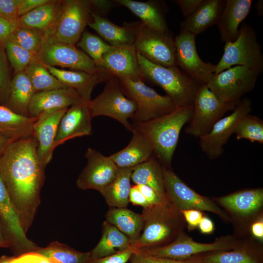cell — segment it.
Here are the masks:
<instances>
[{
  "instance_id": "cell-1",
  "label": "cell",
  "mask_w": 263,
  "mask_h": 263,
  "mask_svg": "<svg viewBox=\"0 0 263 263\" xmlns=\"http://www.w3.org/2000/svg\"><path fill=\"white\" fill-rule=\"evenodd\" d=\"M32 135L11 142L0 157V173L26 233L40 204L45 168L37 153Z\"/></svg>"
},
{
  "instance_id": "cell-2",
  "label": "cell",
  "mask_w": 263,
  "mask_h": 263,
  "mask_svg": "<svg viewBox=\"0 0 263 263\" xmlns=\"http://www.w3.org/2000/svg\"><path fill=\"white\" fill-rule=\"evenodd\" d=\"M193 112V105L176 108L160 117L132 125L149 140L158 158L166 165H169L181 131L190 120Z\"/></svg>"
},
{
  "instance_id": "cell-3",
  "label": "cell",
  "mask_w": 263,
  "mask_h": 263,
  "mask_svg": "<svg viewBox=\"0 0 263 263\" xmlns=\"http://www.w3.org/2000/svg\"><path fill=\"white\" fill-rule=\"evenodd\" d=\"M143 233L133 244L136 250L167 245L174 240L187 227L181 211L170 202L165 205L143 208Z\"/></svg>"
},
{
  "instance_id": "cell-4",
  "label": "cell",
  "mask_w": 263,
  "mask_h": 263,
  "mask_svg": "<svg viewBox=\"0 0 263 263\" xmlns=\"http://www.w3.org/2000/svg\"><path fill=\"white\" fill-rule=\"evenodd\" d=\"M137 61L143 80L160 87L176 108L193 105L196 93L202 85L177 66L164 67L153 63L137 53Z\"/></svg>"
},
{
  "instance_id": "cell-5",
  "label": "cell",
  "mask_w": 263,
  "mask_h": 263,
  "mask_svg": "<svg viewBox=\"0 0 263 263\" xmlns=\"http://www.w3.org/2000/svg\"><path fill=\"white\" fill-rule=\"evenodd\" d=\"M215 75L235 66H244L259 75L263 71V55L254 28L243 23L237 38L225 44L224 54L216 64Z\"/></svg>"
},
{
  "instance_id": "cell-6",
  "label": "cell",
  "mask_w": 263,
  "mask_h": 263,
  "mask_svg": "<svg viewBox=\"0 0 263 263\" xmlns=\"http://www.w3.org/2000/svg\"><path fill=\"white\" fill-rule=\"evenodd\" d=\"M95 1V0L62 1L54 25L44 33L58 41L75 45L90 21L92 12L98 13Z\"/></svg>"
},
{
  "instance_id": "cell-7",
  "label": "cell",
  "mask_w": 263,
  "mask_h": 263,
  "mask_svg": "<svg viewBox=\"0 0 263 263\" xmlns=\"http://www.w3.org/2000/svg\"><path fill=\"white\" fill-rule=\"evenodd\" d=\"M117 78L125 95L137 105V111L132 119L133 123L156 118L176 108L168 96L159 94L142 80H133L127 77Z\"/></svg>"
},
{
  "instance_id": "cell-8",
  "label": "cell",
  "mask_w": 263,
  "mask_h": 263,
  "mask_svg": "<svg viewBox=\"0 0 263 263\" xmlns=\"http://www.w3.org/2000/svg\"><path fill=\"white\" fill-rule=\"evenodd\" d=\"M238 104L221 100L207 84H202L195 95L193 114L185 132L199 138L207 134L225 113L233 111Z\"/></svg>"
},
{
  "instance_id": "cell-9",
  "label": "cell",
  "mask_w": 263,
  "mask_h": 263,
  "mask_svg": "<svg viewBox=\"0 0 263 263\" xmlns=\"http://www.w3.org/2000/svg\"><path fill=\"white\" fill-rule=\"evenodd\" d=\"M101 93L89 102L93 117L105 116L117 120L129 131L137 111L136 103L125 95L118 78L112 76L106 82Z\"/></svg>"
},
{
  "instance_id": "cell-10",
  "label": "cell",
  "mask_w": 263,
  "mask_h": 263,
  "mask_svg": "<svg viewBox=\"0 0 263 263\" xmlns=\"http://www.w3.org/2000/svg\"><path fill=\"white\" fill-rule=\"evenodd\" d=\"M240 243L232 236L215 239L211 243L197 242L185 232H182L170 244L160 247L141 248L137 251L146 255L174 260L184 261L204 253L220 250H230Z\"/></svg>"
},
{
  "instance_id": "cell-11",
  "label": "cell",
  "mask_w": 263,
  "mask_h": 263,
  "mask_svg": "<svg viewBox=\"0 0 263 263\" xmlns=\"http://www.w3.org/2000/svg\"><path fill=\"white\" fill-rule=\"evenodd\" d=\"M37 59L43 64L76 71L96 74L104 71L97 67L94 62L75 45L62 43L44 33Z\"/></svg>"
},
{
  "instance_id": "cell-12",
  "label": "cell",
  "mask_w": 263,
  "mask_h": 263,
  "mask_svg": "<svg viewBox=\"0 0 263 263\" xmlns=\"http://www.w3.org/2000/svg\"><path fill=\"white\" fill-rule=\"evenodd\" d=\"M133 46L137 53L153 63L164 67L177 66L174 38L169 30L150 28L140 22Z\"/></svg>"
},
{
  "instance_id": "cell-13",
  "label": "cell",
  "mask_w": 263,
  "mask_h": 263,
  "mask_svg": "<svg viewBox=\"0 0 263 263\" xmlns=\"http://www.w3.org/2000/svg\"><path fill=\"white\" fill-rule=\"evenodd\" d=\"M165 192L169 201L180 211L195 209L213 213L224 221H230L227 213L210 198L189 187L171 169L163 167Z\"/></svg>"
},
{
  "instance_id": "cell-14",
  "label": "cell",
  "mask_w": 263,
  "mask_h": 263,
  "mask_svg": "<svg viewBox=\"0 0 263 263\" xmlns=\"http://www.w3.org/2000/svg\"><path fill=\"white\" fill-rule=\"evenodd\" d=\"M259 75L242 66H235L214 75L207 84L221 100L238 103L255 88Z\"/></svg>"
},
{
  "instance_id": "cell-15",
  "label": "cell",
  "mask_w": 263,
  "mask_h": 263,
  "mask_svg": "<svg viewBox=\"0 0 263 263\" xmlns=\"http://www.w3.org/2000/svg\"><path fill=\"white\" fill-rule=\"evenodd\" d=\"M252 110L251 101L244 97L241 99L228 116L218 120L207 134L200 137L202 150L210 159H216L222 155L224 146L234 133L239 122Z\"/></svg>"
},
{
  "instance_id": "cell-16",
  "label": "cell",
  "mask_w": 263,
  "mask_h": 263,
  "mask_svg": "<svg viewBox=\"0 0 263 263\" xmlns=\"http://www.w3.org/2000/svg\"><path fill=\"white\" fill-rule=\"evenodd\" d=\"M196 36L180 31L174 38L177 66L189 77L201 84H207L215 75L216 64L205 62L196 49Z\"/></svg>"
},
{
  "instance_id": "cell-17",
  "label": "cell",
  "mask_w": 263,
  "mask_h": 263,
  "mask_svg": "<svg viewBox=\"0 0 263 263\" xmlns=\"http://www.w3.org/2000/svg\"><path fill=\"white\" fill-rule=\"evenodd\" d=\"M85 156L87 163L76 180V185L83 190L100 192L114 179L118 167L110 156L93 148H89Z\"/></svg>"
},
{
  "instance_id": "cell-18",
  "label": "cell",
  "mask_w": 263,
  "mask_h": 263,
  "mask_svg": "<svg viewBox=\"0 0 263 263\" xmlns=\"http://www.w3.org/2000/svg\"><path fill=\"white\" fill-rule=\"evenodd\" d=\"M68 108L45 112L37 117L34 123L32 135L37 142L38 157L44 168L52 159L58 126Z\"/></svg>"
},
{
  "instance_id": "cell-19",
  "label": "cell",
  "mask_w": 263,
  "mask_h": 263,
  "mask_svg": "<svg viewBox=\"0 0 263 263\" xmlns=\"http://www.w3.org/2000/svg\"><path fill=\"white\" fill-rule=\"evenodd\" d=\"M89 101L81 100L71 106L63 115L57 130L55 149L67 140L91 134L93 117Z\"/></svg>"
},
{
  "instance_id": "cell-20",
  "label": "cell",
  "mask_w": 263,
  "mask_h": 263,
  "mask_svg": "<svg viewBox=\"0 0 263 263\" xmlns=\"http://www.w3.org/2000/svg\"><path fill=\"white\" fill-rule=\"evenodd\" d=\"M97 67L117 77L143 80L133 45L112 46L104 55Z\"/></svg>"
},
{
  "instance_id": "cell-21",
  "label": "cell",
  "mask_w": 263,
  "mask_h": 263,
  "mask_svg": "<svg viewBox=\"0 0 263 263\" xmlns=\"http://www.w3.org/2000/svg\"><path fill=\"white\" fill-rule=\"evenodd\" d=\"M0 216L13 241L15 251L24 253L39 248L26 236L0 173Z\"/></svg>"
},
{
  "instance_id": "cell-22",
  "label": "cell",
  "mask_w": 263,
  "mask_h": 263,
  "mask_svg": "<svg viewBox=\"0 0 263 263\" xmlns=\"http://www.w3.org/2000/svg\"><path fill=\"white\" fill-rule=\"evenodd\" d=\"M82 100L77 91L70 88L36 93L29 106L28 115L37 117L46 111L68 108Z\"/></svg>"
},
{
  "instance_id": "cell-23",
  "label": "cell",
  "mask_w": 263,
  "mask_h": 263,
  "mask_svg": "<svg viewBox=\"0 0 263 263\" xmlns=\"http://www.w3.org/2000/svg\"><path fill=\"white\" fill-rule=\"evenodd\" d=\"M49 72L68 88L77 91L85 100L89 101L94 86L106 82L113 75L105 71L94 74L81 71H70L44 64Z\"/></svg>"
},
{
  "instance_id": "cell-24",
  "label": "cell",
  "mask_w": 263,
  "mask_h": 263,
  "mask_svg": "<svg viewBox=\"0 0 263 263\" xmlns=\"http://www.w3.org/2000/svg\"><path fill=\"white\" fill-rule=\"evenodd\" d=\"M91 17L88 25L109 44L113 47L133 45L140 22L121 26L94 12Z\"/></svg>"
},
{
  "instance_id": "cell-25",
  "label": "cell",
  "mask_w": 263,
  "mask_h": 263,
  "mask_svg": "<svg viewBox=\"0 0 263 263\" xmlns=\"http://www.w3.org/2000/svg\"><path fill=\"white\" fill-rule=\"evenodd\" d=\"M252 0H226L216 23L222 41H234L239 34V25L249 14Z\"/></svg>"
},
{
  "instance_id": "cell-26",
  "label": "cell",
  "mask_w": 263,
  "mask_h": 263,
  "mask_svg": "<svg viewBox=\"0 0 263 263\" xmlns=\"http://www.w3.org/2000/svg\"><path fill=\"white\" fill-rule=\"evenodd\" d=\"M215 201L236 216L249 217L258 213L263 207V189L242 190L215 198Z\"/></svg>"
},
{
  "instance_id": "cell-27",
  "label": "cell",
  "mask_w": 263,
  "mask_h": 263,
  "mask_svg": "<svg viewBox=\"0 0 263 263\" xmlns=\"http://www.w3.org/2000/svg\"><path fill=\"white\" fill-rule=\"evenodd\" d=\"M114 2L130 10L140 19L145 26L160 31L169 30L166 20L168 8L164 1L116 0Z\"/></svg>"
},
{
  "instance_id": "cell-28",
  "label": "cell",
  "mask_w": 263,
  "mask_h": 263,
  "mask_svg": "<svg viewBox=\"0 0 263 263\" xmlns=\"http://www.w3.org/2000/svg\"><path fill=\"white\" fill-rule=\"evenodd\" d=\"M225 3V0H203L200 5L181 23L180 31L196 36L216 24Z\"/></svg>"
},
{
  "instance_id": "cell-29",
  "label": "cell",
  "mask_w": 263,
  "mask_h": 263,
  "mask_svg": "<svg viewBox=\"0 0 263 263\" xmlns=\"http://www.w3.org/2000/svg\"><path fill=\"white\" fill-rule=\"evenodd\" d=\"M129 144L110 156L118 168H134L152 156L153 147L149 140L133 127Z\"/></svg>"
},
{
  "instance_id": "cell-30",
  "label": "cell",
  "mask_w": 263,
  "mask_h": 263,
  "mask_svg": "<svg viewBox=\"0 0 263 263\" xmlns=\"http://www.w3.org/2000/svg\"><path fill=\"white\" fill-rule=\"evenodd\" d=\"M131 240L107 221L103 222L101 238L91 252L90 258L98 259L124 251L133 246Z\"/></svg>"
},
{
  "instance_id": "cell-31",
  "label": "cell",
  "mask_w": 263,
  "mask_h": 263,
  "mask_svg": "<svg viewBox=\"0 0 263 263\" xmlns=\"http://www.w3.org/2000/svg\"><path fill=\"white\" fill-rule=\"evenodd\" d=\"M37 118L21 115L0 105V134L11 142L28 137Z\"/></svg>"
},
{
  "instance_id": "cell-32",
  "label": "cell",
  "mask_w": 263,
  "mask_h": 263,
  "mask_svg": "<svg viewBox=\"0 0 263 263\" xmlns=\"http://www.w3.org/2000/svg\"><path fill=\"white\" fill-rule=\"evenodd\" d=\"M35 93L25 72L17 73L11 81L6 107L17 113L29 116V106Z\"/></svg>"
},
{
  "instance_id": "cell-33",
  "label": "cell",
  "mask_w": 263,
  "mask_h": 263,
  "mask_svg": "<svg viewBox=\"0 0 263 263\" xmlns=\"http://www.w3.org/2000/svg\"><path fill=\"white\" fill-rule=\"evenodd\" d=\"M62 1L52 0L40 6L18 19V27H26L45 32L54 25Z\"/></svg>"
},
{
  "instance_id": "cell-34",
  "label": "cell",
  "mask_w": 263,
  "mask_h": 263,
  "mask_svg": "<svg viewBox=\"0 0 263 263\" xmlns=\"http://www.w3.org/2000/svg\"><path fill=\"white\" fill-rule=\"evenodd\" d=\"M133 169L118 168L114 179L100 192L110 207H127L128 206Z\"/></svg>"
},
{
  "instance_id": "cell-35",
  "label": "cell",
  "mask_w": 263,
  "mask_h": 263,
  "mask_svg": "<svg viewBox=\"0 0 263 263\" xmlns=\"http://www.w3.org/2000/svg\"><path fill=\"white\" fill-rule=\"evenodd\" d=\"M106 221L127 236L134 244L139 239L143 228L141 214L127 207H112L105 215Z\"/></svg>"
},
{
  "instance_id": "cell-36",
  "label": "cell",
  "mask_w": 263,
  "mask_h": 263,
  "mask_svg": "<svg viewBox=\"0 0 263 263\" xmlns=\"http://www.w3.org/2000/svg\"><path fill=\"white\" fill-rule=\"evenodd\" d=\"M131 180L135 185L148 186L161 194L167 195L164 187L163 167L152 156L133 168Z\"/></svg>"
},
{
  "instance_id": "cell-37",
  "label": "cell",
  "mask_w": 263,
  "mask_h": 263,
  "mask_svg": "<svg viewBox=\"0 0 263 263\" xmlns=\"http://www.w3.org/2000/svg\"><path fill=\"white\" fill-rule=\"evenodd\" d=\"M31 81L35 93L68 88L51 74L37 59L24 71Z\"/></svg>"
},
{
  "instance_id": "cell-38",
  "label": "cell",
  "mask_w": 263,
  "mask_h": 263,
  "mask_svg": "<svg viewBox=\"0 0 263 263\" xmlns=\"http://www.w3.org/2000/svg\"><path fill=\"white\" fill-rule=\"evenodd\" d=\"M35 251L56 263H87L91 255L90 252H80L57 241L44 248L39 247Z\"/></svg>"
},
{
  "instance_id": "cell-39",
  "label": "cell",
  "mask_w": 263,
  "mask_h": 263,
  "mask_svg": "<svg viewBox=\"0 0 263 263\" xmlns=\"http://www.w3.org/2000/svg\"><path fill=\"white\" fill-rule=\"evenodd\" d=\"M205 263H259L245 246L240 244L230 250L208 252L202 256Z\"/></svg>"
},
{
  "instance_id": "cell-40",
  "label": "cell",
  "mask_w": 263,
  "mask_h": 263,
  "mask_svg": "<svg viewBox=\"0 0 263 263\" xmlns=\"http://www.w3.org/2000/svg\"><path fill=\"white\" fill-rule=\"evenodd\" d=\"M3 46L7 59L16 73L24 71L37 59L35 54L20 46L12 35L4 41Z\"/></svg>"
},
{
  "instance_id": "cell-41",
  "label": "cell",
  "mask_w": 263,
  "mask_h": 263,
  "mask_svg": "<svg viewBox=\"0 0 263 263\" xmlns=\"http://www.w3.org/2000/svg\"><path fill=\"white\" fill-rule=\"evenodd\" d=\"M76 45L94 62L96 66L104 55L112 47L101 38L85 31Z\"/></svg>"
},
{
  "instance_id": "cell-42",
  "label": "cell",
  "mask_w": 263,
  "mask_h": 263,
  "mask_svg": "<svg viewBox=\"0 0 263 263\" xmlns=\"http://www.w3.org/2000/svg\"><path fill=\"white\" fill-rule=\"evenodd\" d=\"M234 133L238 140L247 139L263 144V121L258 117L248 114L239 122Z\"/></svg>"
},
{
  "instance_id": "cell-43",
  "label": "cell",
  "mask_w": 263,
  "mask_h": 263,
  "mask_svg": "<svg viewBox=\"0 0 263 263\" xmlns=\"http://www.w3.org/2000/svg\"><path fill=\"white\" fill-rule=\"evenodd\" d=\"M12 36L22 48L36 55L43 42L44 32L26 27H17Z\"/></svg>"
},
{
  "instance_id": "cell-44",
  "label": "cell",
  "mask_w": 263,
  "mask_h": 263,
  "mask_svg": "<svg viewBox=\"0 0 263 263\" xmlns=\"http://www.w3.org/2000/svg\"><path fill=\"white\" fill-rule=\"evenodd\" d=\"M11 80L3 44L0 43V99L7 101Z\"/></svg>"
},
{
  "instance_id": "cell-45",
  "label": "cell",
  "mask_w": 263,
  "mask_h": 263,
  "mask_svg": "<svg viewBox=\"0 0 263 263\" xmlns=\"http://www.w3.org/2000/svg\"><path fill=\"white\" fill-rule=\"evenodd\" d=\"M130 263H205L199 255L184 261L174 260L141 253L138 251L132 254Z\"/></svg>"
},
{
  "instance_id": "cell-46",
  "label": "cell",
  "mask_w": 263,
  "mask_h": 263,
  "mask_svg": "<svg viewBox=\"0 0 263 263\" xmlns=\"http://www.w3.org/2000/svg\"><path fill=\"white\" fill-rule=\"evenodd\" d=\"M20 1L21 0H0V16L17 24L19 18L18 11Z\"/></svg>"
},
{
  "instance_id": "cell-47",
  "label": "cell",
  "mask_w": 263,
  "mask_h": 263,
  "mask_svg": "<svg viewBox=\"0 0 263 263\" xmlns=\"http://www.w3.org/2000/svg\"><path fill=\"white\" fill-rule=\"evenodd\" d=\"M138 250L133 246L118 253L98 259H90L87 263H127Z\"/></svg>"
},
{
  "instance_id": "cell-48",
  "label": "cell",
  "mask_w": 263,
  "mask_h": 263,
  "mask_svg": "<svg viewBox=\"0 0 263 263\" xmlns=\"http://www.w3.org/2000/svg\"><path fill=\"white\" fill-rule=\"evenodd\" d=\"M137 186L152 206L165 205L170 202L167 195L161 194L148 186L138 185Z\"/></svg>"
},
{
  "instance_id": "cell-49",
  "label": "cell",
  "mask_w": 263,
  "mask_h": 263,
  "mask_svg": "<svg viewBox=\"0 0 263 263\" xmlns=\"http://www.w3.org/2000/svg\"><path fill=\"white\" fill-rule=\"evenodd\" d=\"M9 263H56L35 251H29L20 254L17 257H11Z\"/></svg>"
},
{
  "instance_id": "cell-50",
  "label": "cell",
  "mask_w": 263,
  "mask_h": 263,
  "mask_svg": "<svg viewBox=\"0 0 263 263\" xmlns=\"http://www.w3.org/2000/svg\"><path fill=\"white\" fill-rule=\"evenodd\" d=\"M186 222L187 227L191 231L198 227L204 215L201 211L188 209L180 211Z\"/></svg>"
},
{
  "instance_id": "cell-51",
  "label": "cell",
  "mask_w": 263,
  "mask_h": 263,
  "mask_svg": "<svg viewBox=\"0 0 263 263\" xmlns=\"http://www.w3.org/2000/svg\"><path fill=\"white\" fill-rule=\"evenodd\" d=\"M129 202L134 205L142 207L147 208L152 207L140 191L137 185L131 187L129 193Z\"/></svg>"
},
{
  "instance_id": "cell-52",
  "label": "cell",
  "mask_w": 263,
  "mask_h": 263,
  "mask_svg": "<svg viewBox=\"0 0 263 263\" xmlns=\"http://www.w3.org/2000/svg\"><path fill=\"white\" fill-rule=\"evenodd\" d=\"M51 0H21L18 7L19 18L22 17L35 8L46 4Z\"/></svg>"
},
{
  "instance_id": "cell-53",
  "label": "cell",
  "mask_w": 263,
  "mask_h": 263,
  "mask_svg": "<svg viewBox=\"0 0 263 263\" xmlns=\"http://www.w3.org/2000/svg\"><path fill=\"white\" fill-rule=\"evenodd\" d=\"M17 27V24L0 16V43L3 44Z\"/></svg>"
},
{
  "instance_id": "cell-54",
  "label": "cell",
  "mask_w": 263,
  "mask_h": 263,
  "mask_svg": "<svg viewBox=\"0 0 263 263\" xmlns=\"http://www.w3.org/2000/svg\"><path fill=\"white\" fill-rule=\"evenodd\" d=\"M203 0H176L185 18L192 14L200 5Z\"/></svg>"
},
{
  "instance_id": "cell-55",
  "label": "cell",
  "mask_w": 263,
  "mask_h": 263,
  "mask_svg": "<svg viewBox=\"0 0 263 263\" xmlns=\"http://www.w3.org/2000/svg\"><path fill=\"white\" fill-rule=\"evenodd\" d=\"M0 247H10L13 249L14 244L0 216Z\"/></svg>"
},
{
  "instance_id": "cell-56",
  "label": "cell",
  "mask_w": 263,
  "mask_h": 263,
  "mask_svg": "<svg viewBox=\"0 0 263 263\" xmlns=\"http://www.w3.org/2000/svg\"><path fill=\"white\" fill-rule=\"evenodd\" d=\"M250 232L253 237L263 242V218L262 216H260L252 223L250 226Z\"/></svg>"
},
{
  "instance_id": "cell-57",
  "label": "cell",
  "mask_w": 263,
  "mask_h": 263,
  "mask_svg": "<svg viewBox=\"0 0 263 263\" xmlns=\"http://www.w3.org/2000/svg\"><path fill=\"white\" fill-rule=\"evenodd\" d=\"M198 227L203 234H211L214 230V225L212 221L204 216L202 218Z\"/></svg>"
},
{
  "instance_id": "cell-58",
  "label": "cell",
  "mask_w": 263,
  "mask_h": 263,
  "mask_svg": "<svg viewBox=\"0 0 263 263\" xmlns=\"http://www.w3.org/2000/svg\"><path fill=\"white\" fill-rule=\"evenodd\" d=\"M11 142L8 139L0 134V157Z\"/></svg>"
},
{
  "instance_id": "cell-59",
  "label": "cell",
  "mask_w": 263,
  "mask_h": 263,
  "mask_svg": "<svg viewBox=\"0 0 263 263\" xmlns=\"http://www.w3.org/2000/svg\"><path fill=\"white\" fill-rule=\"evenodd\" d=\"M255 7L257 11V14L259 16H262L263 15V1L261 0H258L255 3Z\"/></svg>"
}]
</instances>
